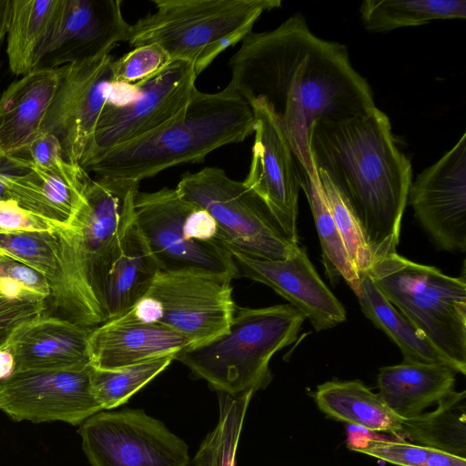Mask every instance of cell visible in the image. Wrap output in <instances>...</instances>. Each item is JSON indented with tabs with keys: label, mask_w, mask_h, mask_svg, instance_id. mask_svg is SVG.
Instances as JSON below:
<instances>
[{
	"label": "cell",
	"mask_w": 466,
	"mask_h": 466,
	"mask_svg": "<svg viewBox=\"0 0 466 466\" xmlns=\"http://www.w3.org/2000/svg\"><path fill=\"white\" fill-rule=\"evenodd\" d=\"M314 398L319 409L333 420L370 431L401 434L402 420L360 380L327 381L318 386Z\"/></svg>",
	"instance_id": "obj_25"
},
{
	"label": "cell",
	"mask_w": 466,
	"mask_h": 466,
	"mask_svg": "<svg viewBox=\"0 0 466 466\" xmlns=\"http://www.w3.org/2000/svg\"><path fill=\"white\" fill-rule=\"evenodd\" d=\"M46 301L28 298L21 290L0 281V350L9 348L14 337L44 315Z\"/></svg>",
	"instance_id": "obj_35"
},
{
	"label": "cell",
	"mask_w": 466,
	"mask_h": 466,
	"mask_svg": "<svg viewBox=\"0 0 466 466\" xmlns=\"http://www.w3.org/2000/svg\"><path fill=\"white\" fill-rule=\"evenodd\" d=\"M15 372V359L9 349L0 350V381L10 378Z\"/></svg>",
	"instance_id": "obj_41"
},
{
	"label": "cell",
	"mask_w": 466,
	"mask_h": 466,
	"mask_svg": "<svg viewBox=\"0 0 466 466\" xmlns=\"http://www.w3.org/2000/svg\"><path fill=\"white\" fill-rule=\"evenodd\" d=\"M89 178L75 163L59 172L30 167L22 173H5V198L56 226L67 227L85 200Z\"/></svg>",
	"instance_id": "obj_21"
},
{
	"label": "cell",
	"mask_w": 466,
	"mask_h": 466,
	"mask_svg": "<svg viewBox=\"0 0 466 466\" xmlns=\"http://www.w3.org/2000/svg\"><path fill=\"white\" fill-rule=\"evenodd\" d=\"M0 253L37 270L49 284L56 274L58 243L55 233L0 230Z\"/></svg>",
	"instance_id": "obj_33"
},
{
	"label": "cell",
	"mask_w": 466,
	"mask_h": 466,
	"mask_svg": "<svg viewBox=\"0 0 466 466\" xmlns=\"http://www.w3.org/2000/svg\"><path fill=\"white\" fill-rule=\"evenodd\" d=\"M360 279L357 298L363 313L399 347L403 361L450 366L424 335L382 295L369 272Z\"/></svg>",
	"instance_id": "obj_27"
},
{
	"label": "cell",
	"mask_w": 466,
	"mask_h": 466,
	"mask_svg": "<svg viewBox=\"0 0 466 466\" xmlns=\"http://www.w3.org/2000/svg\"><path fill=\"white\" fill-rule=\"evenodd\" d=\"M156 11L130 25L127 43L157 44L171 62L190 64L197 75L252 31L265 11L280 0H154Z\"/></svg>",
	"instance_id": "obj_6"
},
{
	"label": "cell",
	"mask_w": 466,
	"mask_h": 466,
	"mask_svg": "<svg viewBox=\"0 0 466 466\" xmlns=\"http://www.w3.org/2000/svg\"><path fill=\"white\" fill-rule=\"evenodd\" d=\"M364 27L386 32L436 19L466 17L464 0H365L360 7Z\"/></svg>",
	"instance_id": "obj_30"
},
{
	"label": "cell",
	"mask_w": 466,
	"mask_h": 466,
	"mask_svg": "<svg viewBox=\"0 0 466 466\" xmlns=\"http://www.w3.org/2000/svg\"><path fill=\"white\" fill-rule=\"evenodd\" d=\"M159 272V265L134 219L105 280L104 308L107 320L127 313L147 293Z\"/></svg>",
	"instance_id": "obj_24"
},
{
	"label": "cell",
	"mask_w": 466,
	"mask_h": 466,
	"mask_svg": "<svg viewBox=\"0 0 466 466\" xmlns=\"http://www.w3.org/2000/svg\"><path fill=\"white\" fill-rule=\"evenodd\" d=\"M177 194L215 219L221 246L232 255L262 259H284L299 245L290 241L262 199L241 181L216 167L186 173Z\"/></svg>",
	"instance_id": "obj_8"
},
{
	"label": "cell",
	"mask_w": 466,
	"mask_h": 466,
	"mask_svg": "<svg viewBox=\"0 0 466 466\" xmlns=\"http://www.w3.org/2000/svg\"><path fill=\"white\" fill-rule=\"evenodd\" d=\"M93 328L45 314L35 319L14 337L8 348L15 359L14 373L89 367L88 339Z\"/></svg>",
	"instance_id": "obj_20"
},
{
	"label": "cell",
	"mask_w": 466,
	"mask_h": 466,
	"mask_svg": "<svg viewBox=\"0 0 466 466\" xmlns=\"http://www.w3.org/2000/svg\"><path fill=\"white\" fill-rule=\"evenodd\" d=\"M408 202L434 244L466 250V133L410 187Z\"/></svg>",
	"instance_id": "obj_16"
},
{
	"label": "cell",
	"mask_w": 466,
	"mask_h": 466,
	"mask_svg": "<svg viewBox=\"0 0 466 466\" xmlns=\"http://www.w3.org/2000/svg\"><path fill=\"white\" fill-rule=\"evenodd\" d=\"M60 0H10L6 55L10 71L25 76L37 68L50 37Z\"/></svg>",
	"instance_id": "obj_26"
},
{
	"label": "cell",
	"mask_w": 466,
	"mask_h": 466,
	"mask_svg": "<svg viewBox=\"0 0 466 466\" xmlns=\"http://www.w3.org/2000/svg\"><path fill=\"white\" fill-rule=\"evenodd\" d=\"M121 5L118 0H60L41 64L53 57L51 67H57L109 54L114 45L127 42L130 25Z\"/></svg>",
	"instance_id": "obj_18"
},
{
	"label": "cell",
	"mask_w": 466,
	"mask_h": 466,
	"mask_svg": "<svg viewBox=\"0 0 466 466\" xmlns=\"http://www.w3.org/2000/svg\"><path fill=\"white\" fill-rule=\"evenodd\" d=\"M456 374L447 365L402 361L380 370L379 395L398 418L410 420L453 392Z\"/></svg>",
	"instance_id": "obj_23"
},
{
	"label": "cell",
	"mask_w": 466,
	"mask_h": 466,
	"mask_svg": "<svg viewBox=\"0 0 466 466\" xmlns=\"http://www.w3.org/2000/svg\"><path fill=\"white\" fill-rule=\"evenodd\" d=\"M239 277L263 283L300 310L316 331L346 320L342 304L319 276L304 247L284 259L232 255Z\"/></svg>",
	"instance_id": "obj_17"
},
{
	"label": "cell",
	"mask_w": 466,
	"mask_h": 466,
	"mask_svg": "<svg viewBox=\"0 0 466 466\" xmlns=\"http://www.w3.org/2000/svg\"><path fill=\"white\" fill-rule=\"evenodd\" d=\"M254 143L249 170L243 181L266 204L279 227L296 245L301 172L290 145L274 115L261 100L250 104Z\"/></svg>",
	"instance_id": "obj_15"
},
{
	"label": "cell",
	"mask_w": 466,
	"mask_h": 466,
	"mask_svg": "<svg viewBox=\"0 0 466 466\" xmlns=\"http://www.w3.org/2000/svg\"><path fill=\"white\" fill-rule=\"evenodd\" d=\"M219 420L206 437L193 460V466H235V455L245 414L253 395L246 392L234 397L217 390Z\"/></svg>",
	"instance_id": "obj_31"
},
{
	"label": "cell",
	"mask_w": 466,
	"mask_h": 466,
	"mask_svg": "<svg viewBox=\"0 0 466 466\" xmlns=\"http://www.w3.org/2000/svg\"><path fill=\"white\" fill-rule=\"evenodd\" d=\"M306 316L290 304L236 307L227 331L203 344L187 347L177 360L216 390L237 397L266 388L272 356L298 339Z\"/></svg>",
	"instance_id": "obj_5"
},
{
	"label": "cell",
	"mask_w": 466,
	"mask_h": 466,
	"mask_svg": "<svg viewBox=\"0 0 466 466\" xmlns=\"http://www.w3.org/2000/svg\"><path fill=\"white\" fill-rule=\"evenodd\" d=\"M318 175L352 265L359 276L369 272L373 256L357 218L329 179Z\"/></svg>",
	"instance_id": "obj_34"
},
{
	"label": "cell",
	"mask_w": 466,
	"mask_h": 466,
	"mask_svg": "<svg viewBox=\"0 0 466 466\" xmlns=\"http://www.w3.org/2000/svg\"><path fill=\"white\" fill-rule=\"evenodd\" d=\"M254 129L252 108L242 97L226 87L218 93L197 89L178 119L107 150L83 168L140 182L179 164L201 162L218 147L243 142Z\"/></svg>",
	"instance_id": "obj_4"
},
{
	"label": "cell",
	"mask_w": 466,
	"mask_h": 466,
	"mask_svg": "<svg viewBox=\"0 0 466 466\" xmlns=\"http://www.w3.org/2000/svg\"><path fill=\"white\" fill-rule=\"evenodd\" d=\"M58 227L26 210L12 199H0L1 231L56 233Z\"/></svg>",
	"instance_id": "obj_39"
},
{
	"label": "cell",
	"mask_w": 466,
	"mask_h": 466,
	"mask_svg": "<svg viewBox=\"0 0 466 466\" xmlns=\"http://www.w3.org/2000/svg\"><path fill=\"white\" fill-rule=\"evenodd\" d=\"M412 443L466 458V392L455 390L432 411L402 420L401 434Z\"/></svg>",
	"instance_id": "obj_28"
},
{
	"label": "cell",
	"mask_w": 466,
	"mask_h": 466,
	"mask_svg": "<svg viewBox=\"0 0 466 466\" xmlns=\"http://www.w3.org/2000/svg\"><path fill=\"white\" fill-rule=\"evenodd\" d=\"M0 281L8 283L40 301L50 298L47 279L37 270L0 253Z\"/></svg>",
	"instance_id": "obj_38"
},
{
	"label": "cell",
	"mask_w": 466,
	"mask_h": 466,
	"mask_svg": "<svg viewBox=\"0 0 466 466\" xmlns=\"http://www.w3.org/2000/svg\"><path fill=\"white\" fill-rule=\"evenodd\" d=\"M10 0H0V46L6 35Z\"/></svg>",
	"instance_id": "obj_42"
},
{
	"label": "cell",
	"mask_w": 466,
	"mask_h": 466,
	"mask_svg": "<svg viewBox=\"0 0 466 466\" xmlns=\"http://www.w3.org/2000/svg\"><path fill=\"white\" fill-rule=\"evenodd\" d=\"M189 342L161 324L142 323L123 315L92 329L90 366L116 370L165 357H175Z\"/></svg>",
	"instance_id": "obj_19"
},
{
	"label": "cell",
	"mask_w": 466,
	"mask_h": 466,
	"mask_svg": "<svg viewBox=\"0 0 466 466\" xmlns=\"http://www.w3.org/2000/svg\"><path fill=\"white\" fill-rule=\"evenodd\" d=\"M197 75L185 61H173L137 84V94L125 104L107 103L97 121L90 153L95 157L124 143L152 134L178 119L196 87Z\"/></svg>",
	"instance_id": "obj_10"
},
{
	"label": "cell",
	"mask_w": 466,
	"mask_h": 466,
	"mask_svg": "<svg viewBox=\"0 0 466 466\" xmlns=\"http://www.w3.org/2000/svg\"><path fill=\"white\" fill-rule=\"evenodd\" d=\"M139 181L113 177L89 178L85 200L67 227L55 233L58 268L50 282L55 308L85 327L107 320L105 280L120 242L135 219Z\"/></svg>",
	"instance_id": "obj_3"
},
{
	"label": "cell",
	"mask_w": 466,
	"mask_h": 466,
	"mask_svg": "<svg viewBox=\"0 0 466 466\" xmlns=\"http://www.w3.org/2000/svg\"><path fill=\"white\" fill-rule=\"evenodd\" d=\"M370 277L382 295L447 360L466 374V279L396 251L373 259Z\"/></svg>",
	"instance_id": "obj_7"
},
{
	"label": "cell",
	"mask_w": 466,
	"mask_h": 466,
	"mask_svg": "<svg viewBox=\"0 0 466 466\" xmlns=\"http://www.w3.org/2000/svg\"><path fill=\"white\" fill-rule=\"evenodd\" d=\"M5 157H6L5 154L3 151V148H2L1 144H0V171H2V165H3V163H5Z\"/></svg>",
	"instance_id": "obj_44"
},
{
	"label": "cell",
	"mask_w": 466,
	"mask_h": 466,
	"mask_svg": "<svg viewBox=\"0 0 466 466\" xmlns=\"http://www.w3.org/2000/svg\"><path fill=\"white\" fill-rule=\"evenodd\" d=\"M423 466H466V458L430 449Z\"/></svg>",
	"instance_id": "obj_40"
},
{
	"label": "cell",
	"mask_w": 466,
	"mask_h": 466,
	"mask_svg": "<svg viewBox=\"0 0 466 466\" xmlns=\"http://www.w3.org/2000/svg\"><path fill=\"white\" fill-rule=\"evenodd\" d=\"M109 54L74 60L57 66L58 85L41 130L54 135L65 158L86 162L99 116L116 92Z\"/></svg>",
	"instance_id": "obj_9"
},
{
	"label": "cell",
	"mask_w": 466,
	"mask_h": 466,
	"mask_svg": "<svg viewBox=\"0 0 466 466\" xmlns=\"http://www.w3.org/2000/svg\"><path fill=\"white\" fill-rule=\"evenodd\" d=\"M170 63L168 54L160 46L141 45L113 60V77L116 84L136 85L157 74Z\"/></svg>",
	"instance_id": "obj_36"
},
{
	"label": "cell",
	"mask_w": 466,
	"mask_h": 466,
	"mask_svg": "<svg viewBox=\"0 0 466 466\" xmlns=\"http://www.w3.org/2000/svg\"><path fill=\"white\" fill-rule=\"evenodd\" d=\"M228 66L226 88L248 104L268 106L308 173L315 169L309 151L315 121L350 118L376 106L346 46L317 36L300 14L273 30L248 33Z\"/></svg>",
	"instance_id": "obj_1"
},
{
	"label": "cell",
	"mask_w": 466,
	"mask_h": 466,
	"mask_svg": "<svg viewBox=\"0 0 466 466\" xmlns=\"http://www.w3.org/2000/svg\"><path fill=\"white\" fill-rule=\"evenodd\" d=\"M0 410L15 421L79 425L102 408L92 393L89 366L14 373L0 381Z\"/></svg>",
	"instance_id": "obj_14"
},
{
	"label": "cell",
	"mask_w": 466,
	"mask_h": 466,
	"mask_svg": "<svg viewBox=\"0 0 466 466\" xmlns=\"http://www.w3.org/2000/svg\"><path fill=\"white\" fill-rule=\"evenodd\" d=\"M230 279L188 272L160 271L147 295L157 308V323L183 336L189 347L225 333L236 305Z\"/></svg>",
	"instance_id": "obj_13"
},
{
	"label": "cell",
	"mask_w": 466,
	"mask_h": 466,
	"mask_svg": "<svg viewBox=\"0 0 466 466\" xmlns=\"http://www.w3.org/2000/svg\"><path fill=\"white\" fill-rule=\"evenodd\" d=\"M174 360L165 357L116 370H99L90 366L92 393L102 410L126 403L129 398Z\"/></svg>",
	"instance_id": "obj_32"
},
{
	"label": "cell",
	"mask_w": 466,
	"mask_h": 466,
	"mask_svg": "<svg viewBox=\"0 0 466 466\" xmlns=\"http://www.w3.org/2000/svg\"><path fill=\"white\" fill-rule=\"evenodd\" d=\"M5 172L0 171V199L5 198Z\"/></svg>",
	"instance_id": "obj_43"
},
{
	"label": "cell",
	"mask_w": 466,
	"mask_h": 466,
	"mask_svg": "<svg viewBox=\"0 0 466 466\" xmlns=\"http://www.w3.org/2000/svg\"><path fill=\"white\" fill-rule=\"evenodd\" d=\"M361 441L358 445L349 443V448L398 466H423L430 451L402 440L366 438Z\"/></svg>",
	"instance_id": "obj_37"
},
{
	"label": "cell",
	"mask_w": 466,
	"mask_h": 466,
	"mask_svg": "<svg viewBox=\"0 0 466 466\" xmlns=\"http://www.w3.org/2000/svg\"><path fill=\"white\" fill-rule=\"evenodd\" d=\"M191 203L176 188L137 193L135 221L156 258L160 271L239 278L232 254L215 243L189 239L183 230Z\"/></svg>",
	"instance_id": "obj_12"
},
{
	"label": "cell",
	"mask_w": 466,
	"mask_h": 466,
	"mask_svg": "<svg viewBox=\"0 0 466 466\" xmlns=\"http://www.w3.org/2000/svg\"><path fill=\"white\" fill-rule=\"evenodd\" d=\"M317 172L357 218L373 259L396 251L411 185V165L378 107L342 120L319 119L309 134Z\"/></svg>",
	"instance_id": "obj_2"
},
{
	"label": "cell",
	"mask_w": 466,
	"mask_h": 466,
	"mask_svg": "<svg viewBox=\"0 0 466 466\" xmlns=\"http://www.w3.org/2000/svg\"><path fill=\"white\" fill-rule=\"evenodd\" d=\"M57 85V67L39 66L11 83L2 93L0 144L6 157H19L41 131Z\"/></svg>",
	"instance_id": "obj_22"
},
{
	"label": "cell",
	"mask_w": 466,
	"mask_h": 466,
	"mask_svg": "<svg viewBox=\"0 0 466 466\" xmlns=\"http://www.w3.org/2000/svg\"><path fill=\"white\" fill-rule=\"evenodd\" d=\"M91 466H188L187 445L142 410L99 411L80 426Z\"/></svg>",
	"instance_id": "obj_11"
},
{
	"label": "cell",
	"mask_w": 466,
	"mask_h": 466,
	"mask_svg": "<svg viewBox=\"0 0 466 466\" xmlns=\"http://www.w3.org/2000/svg\"><path fill=\"white\" fill-rule=\"evenodd\" d=\"M300 172L301 189L313 215L326 275L332 283L342 278L357 296L360 293V279L348 255L318 172L316 168L309 173L300 168Z\"/></svg>",
	"instance_id": "obj_29"
}]
</instances>
